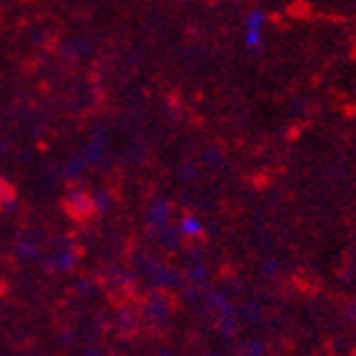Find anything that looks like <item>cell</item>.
<instances>
[{
	"label": "cell",
	"mask_w": 356,
	"mask_h": 356,
	"mask_svg": "<svg viewBox=\"0 0 356 356\" xmlns=\"http://www.w3.org/2000/svg\"><path fill=\"white\" fill-rule=\"evenodd\" d=\"M176 232L184 239H199L201 234H204V224H201V219H196V216H184V219L176 224Z\"/></svg>",
	"instance_id": "obj_2"
},
{
	"label": "cell",
	"mask_w": 356,
	"mask_h": 356,
	"mask_svg": "<svg viewBox=\"0 0 356 356\" xmlns=\"http://www.w3.org/2000/svg\"><path fill=\"white\" fill-rule=\"evenodd\" d=\"M267 33V15L262 10H250L242 21V41L250 51H257L265 44Z\"/></svg>",
	"instance_id": "obj_1"
}]
</instances>
